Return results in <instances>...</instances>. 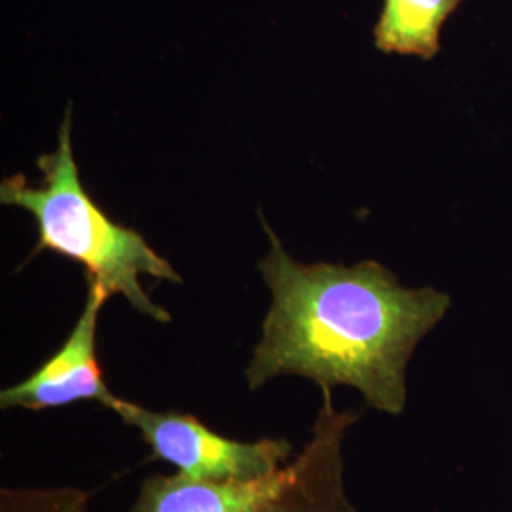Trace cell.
<instances>
[{
    "mask_svg": "<svg viewBox=\"0 0 512 512\" xmlns=\"http://www.w3.org/2000/svg\"><path fill=\"white\" fill-rule=\"evenodd\" d=\"M71 124L69 107L57 133V148L38 156L42 181L31 184L21 173L6 177L0 183V202L35 217L38 243L31 256L50 251L71 258L86 270L88 281L105 287L110 296L120 294L141 315L169 323V311L148 296L141 275L177 285L183 277L139 232L114 222L88 196L74 162Z\"/></svg>",
    "mask_w": 512,
    "mask_h": 512,
    "instance_id": "obj_2",
    "label": "cell"
},
{
    "mask_svg": "<svg viewBox=\"0 0 512 512\" xmlns=\"http://www.w3.org/2000/svg\"><path fill=\"white\" fill-rule=\"evenodd\" d=\"M262 226L270 253L258 270L272 304L245 368L249 391L275 378L298 376L321 391L348 385L363 395L368 408L403 414L408 363L452 298L433 287H403L376 260L355 266L302 264L285 251L266 220Z\"/></svg>",
    "mask_w": 512,
    "mask_h": 512,
    "instance_id": "obj_1",
    "label": "cell"
},
{
    "mask_svg": "<svg viewBox=\"0 0 512 512\" xmlns=\"http://www.w3.org/2000/svg\"><path fill=\"white\" fill-rule=\"evenodd\" d=\"M465 0H384L374 27V44L384 54L433 59L440 52V29Z\"/></svg>",
    "mask_w": 512,
    "mask_h": 512,
    "instance_id": "obj_6",
    "label": "cell"
},
{
    "mask_svg": "<svg viewBox=\"0 0 512 512\" xmlns=\"http://www.w3.org/2000/svg\"><path fill=\"white\" fill-rule=\"evenodd\" d=\"M105 287L88 281L86 304L73 332L50 359L19 384L0 391L2 410H54L93 401L112 410L120 399L109 389L97 361V323L109 300Z\"/></svg>",
    "mask_w": 512,
    "mask_h": 512,
    "instance_id": "obj_5",
    "label": "cell"
},
{
    "mask_svg": "<svg viewBox=\"0 0 512 512\" xmlns=\"http://www.w3.org/2000/svg\"><path fill=\"white\" fill-rule=\"evenodd\" d=\"M321 395L310 440L279 471L228 482L148 476L129 512H357L344 484V440L359 414L336 410L332 391Z\"/></svg>",
    "mask_w": 512,
    "mask_h": 512,
    "instance_id": "obj_3",
    "label": "cell"
},
{
    "mask_svg": "<svg viewBox=\"0 0 512 512\" xmlns=\"http://www.w3.org/2000/svg\"><path fill=\"white\" fill-rule=\"evenodd\" d=\"M12 512H84L78 507H71V505H33V507H23L18 511Z\"/></svg>",
    "mask_w": 512,
    "mask_h": 512,
    "instance_id": "obj_7",
    "label": "cell"
},
{
    "mask_svg": "<svg viewBox=\"0 0 512 512\" xmlns=\"http://www.w3.org/2000/svg\"><path fill=\"white\" fill-rule=\"evenodd\" d=\"M112 412L137 429L152 454L177 467V475L198 482H228L268 476L294 458L287 439H230L209 429L192 414L150 410L118 399Z\"/></svg>",
    "mask_w": 512,
    "mask_h": 512,
    "instance_id": "obj_4",
    "label": "cell"
}]
</instances>
